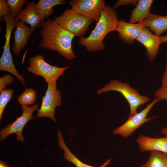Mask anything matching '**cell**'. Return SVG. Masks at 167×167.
Returning <instances> with one entry per match:
<instances>
[{"mask_svg": "<svg viewBox=\"0 0 167 167\" xmlns=\"http://www.w3.org/2000/svg\"><path fill=\"white\" fill-rule=\"evenodd\" d=\"M14 94V90L11 89L4 90L0 92V121L2 117L4 109L11 99Z\"/></svg>", "mask_w": 167, "mask_h": 167, "instance_id": "22", "label": "cell"}, {"mask_svg": "<svg viewBox=\"0 0 167 167\" xmlns=\"http://www.w3.org/2000/svg\"><path fill=\"white\" fill-rule=\"evenodd\" d=\"M153 0H139L138 2L131 12L129 23L135 24L142 22L150 14Z\"/></svg>", "mask_w": 167, "mask_h": 167, "instance_id": "18", "label": "cell"}, {"mask_svg": "<svg viewBox=\"0 0 167 167\" xmlns=\"http://www.w3.org/2000/svg\"><path fill=\"white\" fill-rule=\"evenodd\" d=\"M155 96L160 101L167 100V89L161 87L156 91ZM161 132L164 135L167 137V126L163 128Z\"/></svg>", "mask_w": 167, "mask_h": 167, "instance_id": "24", "label": "cell"}, {"mask_svg": "<svg viewBox=\"0 0 167 167\" xmlns=\"http://www.w3.org/2000/svg\"><path fill=\"white\" fill-rule=\"evenodd\" d=\"M160 100L156 97L143 110L134 116L129 117L126 121L121 126L113 130L114 135H119L124 138H127L142 125L156 117L147 118V115L154 105Z\"/></svg>", "mask_w": 167, "mask_h": 167, "instance_id": "9", "label": "cell"}, {"mask_svg": "<svg viewBox=\"0 0 167 167\" xmlns=\"http://www.w3.org/2000/svg\"><path fill=\"white\" fill-rule=\"evenodd\" d=\"M10 6L11 12L13 17L15 18L23 6L27 2V0H7Z\"/></svg>", "mask_w": 167, "mask_h": 167, "instance_id": "23", "label": "cell"}, {"mask_svg": "<svg viewBox=\"0 0 167 167\" xmlns=\"http://www.w3.org/2000/svg\"><path fill=\"white\" fill-rule=\"evenodd\" d=\"M144 27L142 22L131 24L121 19L119 20L116 31L124 44H130L134 43Z\"/></svg>", "mask_w": 167, "mask_h": 167, "instance_id": "12", "label": "cell"}, {"mask_svg": "<svg viewBox=\"0 0 167 167\" xmlns=\"http://www.w3.org/2000/svg\"><path fill=\"white\" fill-rule=\"evenodd\" d=\"M64 0H39L35 6L37 13L40 15L43 23L46 17L54 12L53 7L57 5L67 4Z\"/></svg>", "mask_w": 167, "mask_h": 167, "instance_id": "19", "label": "cell"}, {"mask_svg": "<svg viewBox=\"0 0 167 167\" xmlns=\"http://www.w3.org/2000/svg\"><path fill=\"white\" fill-rule=\"evenodd\" d=\"M16 29L14 33L13 44L11 46L13 52L17 56L25 48L30 37L34 31L31 27L21 21L17 20Z\"/></svg>", "mask_w": 167, "mask_h": 167, "instance_id": "13", "label": "cell"}, {"mask_svg": "<svg viewBox=\"0 0 167 167\" xmlns=\"http://www.w3.org/2000/svg\"><path fill=\"white\" fill-rule=\"evenodd\" d=\"M42 26L40 47L56 51L69 61L75 58L72 48V42L75 35L62 28L54 20L49 18L43 23Z\"/></svg>", "mask_w": 167, "mask_h": 167, "instance_id": "1", "label": "cell"}, {"mask_svg": "<svg viewBox=\"0 0 167 167\" xmlns=\"http://www.w3.org/2000/svg\"><path fill=\"white\" fill-rule=\"evenodd\" d=\"M136 142L141 152L157 151L167 154V136L153 138L140 135L136 139Z\"/></svg>", "mask_w": 167, "mask_h": 167, "instance_id": "14", "label": "cell"}, {"mask_svg": "<svg viewBox=\"0 0 167 167\" xmlns=\"http://www.w3.org/2000/svg\"><path fill=\"white\" fill-rule=\"evenodd\" d=\"M119 20L115 10L107 5L94 29L88 37H80L79 43L88 52L104 50V39L109 32L116 31Z\"/></svg>", "mask_w": 167, "mask_h": 167, "instance_id": "2", "label": "cell"}, {"mask_svg": "<svg viewBox=\"0 0 167 167\" xmlns=\"http://www.w3.org/2000/svg\"><path fill=\"white\" fill-rule=\"evenodd\" d=\"M2 19L6 24V40L3 46L2 54L0 59V70L8 72L15 76L25 86V81L24 78L18 72L13 62L10 50V39L11 32L16 28L17 21L13 17L11 12L3 16Z\"/></svg>", "mask_w": 167, "mask_h": 167, "instance_id": "5", "label": "cell"}, {"mask_svg": "<svg viewBox=\"0 0 167 167\" xmlns=\"http://www.w3.org/2000/svg\"><path fill=\"white\" fill-rule=\"evenodd\" d=\"M14 78L10 74L6 75L0 78V92L5 90L6 86L12 84Z\"/></svg>", "mask_w": 167, "mask_h": 167, "instance_id": "25", "label": "cell"}, {"mask_svg": "<svg viewBox=\"0 0 167 167\" xmlns=\"http://www.w3.org/2000/svg\"><path fill=\"white\" fill-rule=\"evenodd\" d=\"M11 12L9 4L6 0H0V18L2 20L3 17Z\"/></svg>", "mask_w": 167, "mask_h": 167, "instance_id": "26", "label": "cell"}, {"mask_svg": "<svg viewBox=\"0 0 167 167\" xmlns=\"http://www.w3.org/2000/svg\"><path fill=\"white\" fill-rule=\"evenodd\" d=\"M162 43L167 42V35L162 36H161Z\"/></svg>", "mask_w": 167, "mask_h": 167, "instance_id": "30", "label": "cell"}, {"mask_svg": "<svg viewBox=\"0 0 167 167\" xmlns=\"http://www.w3.org/2000/svg\"><path fill=\"white\" fill-rule=\"evenodd\" d=\"M53 17L55 21L62 28L80 38L83 37L94 21L72 8H67L61 15Z\"/></svg>", "mask_w": 167, "mask_h": 167, "instance_id": "4", "label": "cell"}, {"mask_svg": "<svg viewBox=\"0 0 167 167\" xmlns=\"http://www.w3.org/2000/svg\"><path fill=\"white\" fill-rule=\"evenodd\" d=\"M21 107L23 110L21 116L17 118L13 123L8 125L0 131L1 141L4 140L8 136L12 134H16L17 140L22 142L24 141L25 138L22 134L24 128L28 121L35 118L32 115L35 111L38 110L39 106L36 104L30 107L21 105Z\"/></svg>", "mask_w": 167, "mask_h": 167, "instance_id": "8", "label": "cell"}, {"mask_svg": "<svg viewBox=\"0 0 167 167\" xmlns=\"http://www.w3.org/2000/svg\"><path fill=\"white\" fill-rule=\"evenodd\" d=\"M136 40L145 47L150 62H153L158 54L160 45L162 44L161 36L153 34L148 28L145 27Z\"/></svg>", "mask_w": 167, "mask_h": 167, "instance_id": "11", "label": "cell"}, {"mask_svg": "<svg viewBox=\"0 0 167 167\" xmlns=\"http://www.w3.org/2000/svg\"><path fill=\"white\" fill-rule=\"evenodd\" d=\"M57 139L58 146L64 151L63 157L65 160L74 164L76 167H106L112 161L111 159H108L99 167L87 165L81 161L71 151L65 143L63 136L60 131L58 132Z\"/></svg>", "mask_w": 167, "mask_h": 167, "instance_id": "17", "label": "cell"}, {"mask_svg": "<svg viewBox=\"0 0 167 167\" xmlns=\"http://www.w3.org/2000/svg\"><path fill=\"white\" fill-rule=\"evenodd\" d=\"M142 23L158 36L167 31V15L151 13Z\"/></svg>", "mask_w": 167, "mask_h": 167, "instance_id": "16", "label": "cell"}, {"mask_svg": "<svg viewBox=\"0 0 167 167\" xmlns=\"http://www.w3.org/2000/svg\"><path fill=\"white\" fill-rule=\"evenodd\" d=\"M68 4L71 8L83 15L92 19L96 23L106 6L104 0H71Z\"/></svg>", "mask_w": 167, "mask_h": 167, "instance_id": "10", "label": "cell"}, {"mask_svg": "<svg viewBox=\"0 0 167 167\" xmlns=\"http://www.w3.org/2000/svg\"><path fill=\"white\" fill-rule=\"evenodd\" d=\"M29 65L27 70L36 76L42 77L46 82L52 79H58L62 75L68 66L63 67L52 66L44 60V57L38 54L29 59Z\"/></svg>", "mask_w": 167, "mask_h": 167, "instance_id": "7", "label": "cell"}, {"mask_svg": "<svg viewBox=\"0 0 167 167\" xmlns=\"http://www.w3.org/2000/svg\"><path fill=\"white\" fill-rule=\"evenodd\" d=\"M36 97V92L33 89L25 88L24 92L17 98V101L21 105L28 106L34 103Z\"/></svg>", "mask_w": 167, "mask_h": 167, "instance_id": "21", "label": "cell"}, {"mask_svg": "<svg viewBox=\"0 0 167 167\" xmlns=\"http://www.w3.org/2000/svg\"><path fill=\"white\" fill-rule=\"evenodd\" d=\"M166 59L165 68L161 80V87L167 89V53L166 55Z\"/></svg>", "mask_w": 167, "mask_h": 167, "instance_id": "28", "label": "cell"}, {"mask_svg": "<svg viewBox=\"0 0 167 167\" xmlns=\"http://www.w3.org/2000/svg\"><path fill=\"white\" fill-rule=\"evenodd\" d=\"M57 79H52L47 81V88L44 96L42 98L41 106L36 115L38 118L46 117L57 122L55 117L56 107L61 105L62 96L60 91L56 88Z\"/></svg>", "mask_w": 167, "mask_h": 167, "instance_id": "6", "label": "cell"}, {"mask_svg": "<svg viewBox=\"0 0 167 167\" xmlns=\"http://www.w3.org/2000/svg\"><path fill=\"white\" fill-rule=\"evenodd\" d=\"M109 91H117L121 93L128 103L130 113L129 117H131L137 112L138 108L150 101V98L146 95H142L135 89L131 87L129 84L112 80L109 82L98 89V94Z\"/></svg>", "mask_w": 167, "mask_h": 167, "instance_id": "3", "label": "cell"}, {"mask_svg": "<svg viewBox=\"0 0 167 167\" xmlns=\"http://www.w3.org/2000/svg\"><path fill=\"white\" fill-rule=\"evenodd\" d=\"M139 0H118L113 6V8L115 9L122 5H132L136 6Z\"/></svg>", "mask_w": 167, "mask_h": 167, "instance_id": "27", "label": "cell"}, {"mask_svg": "<svg viewBox=\"0 0 167 167\" xmlns=\"http://www.w3.org/2000/svg\"><path fill=\"white\" fill-rule=\"evenodd\" d=\"M0 167H10L7 164L2 160L0 161Z\"/></svg>", "mask_w": 167, "mask_h": 167, "instance_id": "29", "label": "cell"}, {"mask_svg": "<svg viewBox=\"0 0 167 167\" xmlns=\"http://www.w3.org/2000/svg\"><path fill=\"white\" fill-rule=\"evenodd\" d=\"M36 4L34 0L28 3L25 8L21 10L15 18L16 21H20L29 24L34 32L38 27L42 26L43 24L40 15L36 11Z\"/></svg>", "mask_w": 167, "mask_h": 167, "instance_id": "15", "label": "cell"}, {"mask_svg": "<svg viewBox=\"0 0 167 167\" xmlns=\"http://www.w3.org/2000/svg\"><path fill=\"white\" fill-rule=\"evenodd\" d=\"M140 167H167V154L159 151H151L148 160Z\"/></svg>", "mask_w": 167, "mask_h": 167, "instance_id": "20", "label": "cell"}]
</instances>
